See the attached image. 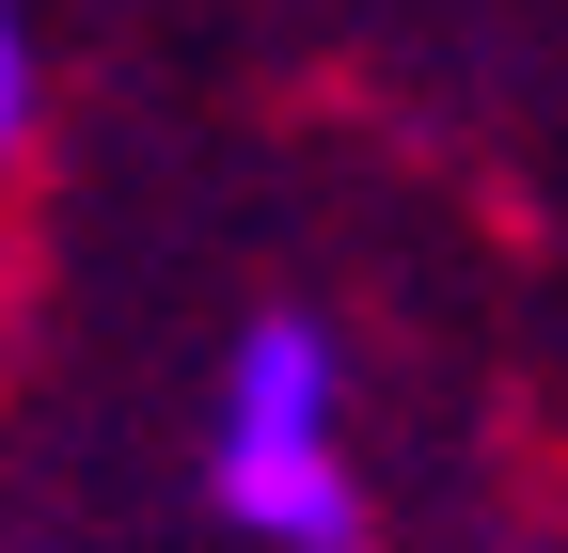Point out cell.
I'll return each mask as SVG.
<instances>
[{
    "label": "cell",
    "mask_w": 568,
    "mask_h": 553,
    "mask_svg": "<svg viewBox=\"0 0 568 553\" xmlns=\"http://www.w3.org/2000/svg\"><path fill=\"white\" fill-rule=\"evenodd\" d=\"M205 491H222V522L268 537V553H364V474L332 443V332L316 316H253L237 332Z\"/></svg>",
    "instance_id": "6da1fadb"
},
{
    "label": "cell",
    "mask_w": 568,
    "mask_h": 553,
    "mask_svg": "<svg viewBox=\"0 0 568 553\" xmlns=\"http://www.w3.org/2000/svg\"><path fill=\"white\" fill-rule=\"evenodd\" d=\"M17 127H32V48H17V0H0V159H17Z\"/></svg>",
    "instance_id": "7a4b0ae2"
}]
</instances>
